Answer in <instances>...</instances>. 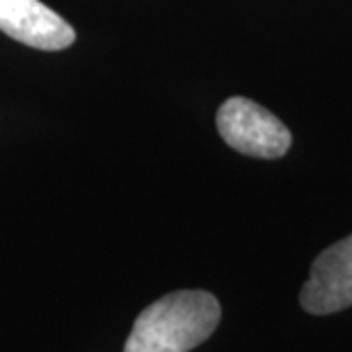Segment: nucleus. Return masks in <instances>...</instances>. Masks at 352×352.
Masks as SVG:
<instances>
[{"label": "nucleus", "mask_w": 352, "mask_h": 352, "mask_svg": "<svg viewBox=\"0 0 352 352\" xmlns=\"http://www.w3.org/2000/svg\"><path fill=\"white\" fill-rule=\"evenodd\" d=\"M222 309L208 291H174L138 316L124 352H190L215 332Z\"/></svg>", "instance_id": "1"}, {"label": "nucleus", "mask_w": 352, "mask_h": 352, "mask_svg": "<svg viewBox=\"0 0 352 352\" xmlns=\"http://www.w3.org/2000/svg\"><path fill=\"white\" fill-rule=\"evenodd\" d=\"M217 131L231 149L252 158H281L293 142L281 119L245 96H231L220 105Z\"/></svg>", "instance_id": "2"}, {"label": "nucleus", "mask_w": 352, "mask_h": 352, "mask_svg": "<svg viewBox=\"0 0 352 352\" xmlns=\"http://www.w3.org/2000/svg\"><path fill=\"white\" fill-rule=\"evenodd\" d=\"M307 314L327 316L352 307V236L334 243L314 258L307 284L300 291Z\"/></svg>", "instance_id": "3"}, {"label": "nucleus", "mask_w": 352, "mask_h": 352, "mask_svg": "<svg viewBox=\"0 0 352 352\" xmlns=\"http://www.w3.org/2000/svg\"><path fill=\"white\" fill-rule=\"evenodd\" d=\"M0 32L39 51H62L76 30L41 0H0Z\"/></svg>", "instance_id": "4"}]
</instances>
